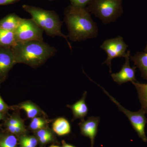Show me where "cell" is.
<instances>
[{
	"mask_svg": "<svg viewBox=\"0 0 147 147\" xmlns=\"http://www.w3.org/2000/svg\"><path fill=\"white\" fill-rule=\"evenodd\" d=\"M48 124V121L43 118L35 117L32 119L29 127L32 130L37 131L41 129L45 128Z\"/></svg>",
	"mask_w": 147,
	"mask_h": 147,
	"instance_id": "cell-20",
	"label": "cell"
},
{
	"mask_svg": "<svg viewBox=\"0 0 147 147\" xmlns=\"http://www.w3.org/2000/svg\"><path fill=\"white\" fill-rule=\"evenodd\" d=\"M38 139L40 143L41 144H47V143H49L53 141V134H51V135H48L46 137H42V138H39Z\"/></svg>",
	"mask_w": 147,
	"mask_h": 147,
	"instance_id": "cell-25",
	"label": "cell"
},
{
	"mask_svg": "<svg viewBox=\"0 0 147 147\" xmlns=\"http://www.w3.org/2000/svg\"><path fill=\"white\" fill-rule=\"evenodd\" d=\"M18 139L8 131H0V147H17Z\"/></svg>",
	"mask_w": 147,
	"mask_h": 147,
	"instance_id": "cell-18",
	"label": "cell"
},
{
	"mask_svg": "<svg viewBox=\"0 0 147 147\" xmlns=\"http://www.w3.org/2000/svg\"><path fill=\"white\" fill-rule=\"evenodd\" d=\"M65 23L69 32L67 37L71 41L81 42L97 36L98 28L86 8L70 5L64 12Z\"/></svg>",
	"mask_w": 147,
	"mask_h": 147,
	"instance_id": "cell-1",
	"label": "cell"
},
{
	"mask_svg": "<svg viewBox=\"0 0 147 147\" xmlns=\"http://www.w3.org/2000/svg\"><path fill=\"white\" fill-rule=\"evenodd\" d=\"M6 131L15 135H21L25 133L26 129L25 126H11V125H5L4 126Z\"/></svg>",
	"mask_w": 147,
	"mask_h": 147,
	"instance_id": "cell-22",
	"label": "cell"
},
{
	"mask_svg": "<svg viewBox=\"0 0 147 147\" xmlns=\"http://www.w3.org/2000/svg\"><path fill=\"white\" fill-rule=\"evenodd\" d=\"M63 146L62 147H76L74 146H72V145L68 144H66V143L65 142H64V141L63 142Z\"/></svg>",
	"mask_w": 147,
	"mask_h": 147,
	"instance_id": "cell-28",
	"label": "cell"
},
{
	"mask_svg": "<svg viewBox=\"0 0 147 147\" xmlns=\"http://www.w3.org/2000/svg\"><path fill=\"white\" fill-rule=\"evenodd\" d=\"M16 63H24L34 68L42 65L53 57L57 49L43 41L17 42L11 47Z\"/></svg>",
	"mask_w": 147,
	"mask_h": 147,
	"instance_id": "cell-2",
	"label": "cell"
},
{
	"mask_svg": "<svg viewBox=\"0 0 147 147\" xmlns=\"http://www.w3.org/2000/svg\"><path fill=\"white\" fill-rule=\"evenodd\" d=\"M10 109V106H8L4 101L0 94V112L7 115L9 110Z\"/></svg>",
	"mask_w": 147,
	"mask_h": 147,
	"instance_id": "cell-24",
	"label": "cell"
},
{
	"mask_svg": "<svg viewBox=\"0 0 147 147\" xmlns=\"http://www.w3.org/2000/svg\"><path fill=\"white\" fill-rule=\"evenodd\" d=\"M53 131L59 136H64L70 133L71 127L69 121L65 118L56 119L52 125Z\"/></svg>",
	"mask_w": 147,
	"mask_h": 147,
	"instance_id": "cell-15",
	"label": "cell"
},
{
	"mask_svg": "<svg viewBox=\"0 0 147 147\" xmlns=\"http://www.w3.org/2000/svg\"><path fill=\"white\" fill-rule=\"evenodd\" d=\"M2 83V82L1 81V80H0V85H1V84Z\"/></svg>",
	"mask_w": 147,
	"mask_h": 147,
	"instance_id": "cell-31",
	"label": "cell"
},
{
	"mask_svg": "<svg viewBox=\"0 0 147 147\" xmlns=\"http://www.w3.org/2000/svg\"><path fill=\"white\" fill-rule=\"evenodd\" d=\"M99 121V117H90L86 120L82 121L79 124L82 134L90 138L92 145L97 134Z\"/></svg>",
	"mask_w": 147,
	"mask_h": 147,
	"instance_id": "cell-10",
	"label": "cell"
},
{
	"mask_svg": "<svg viewBox=\"0 0 147 147\" xmlns=\"http://www.w3.org/2000/svg\"><path fill=\"white\" fill-rule=\"evenodd\" d=\"M23 18L11 13L0 20V29L14 32L21 24Z\"/></svg>",
	"mask_w": 147,
	"mask_h": 147,
	"instance_id": "cell-13",
	"label": "cell"
},
{
	"mask_svg": "<svg viewBox=\"0 0 147 147\" xmlns=\"http://www.w3.org/2000/svg\"><path fill=\"white\" fill-rule=\"evenodd\" d=\"M91 81L94 82L95 84L100 87L105 94L110 98V99L114 102L118 107L119 109L121 112L124 113L125 115L128 118L131 125L133 127L135 131L137 132L139 137L144 141V142H147V138L145 133V127L147 123V119L146 117V113L144 110L141 108L140 110L137 112H131L126 108H124L120 104L118 101L116 100L115 98L113 97L111 95L108 93L104 88L100 86V85L96 84V82L93 81L92 79H90Z\"/></svg>",
	"mask_w": 147,
	"mask_h": 147,
	"instance_id": "cell-5",
	"label": "cell"
},
{
	"mask_svg": "<svg viewBox=\"0 0 147 147\" xmlns=\"http://www.w3.org/2000/svg\"><path fill=\"white\" fill-rule=\"evenodd\" d=\"M49 147H60V146H55V145H52V146H50Z\"/></svg>",
	"mask_w": 147,
	"mask_h": 147,
	"instance_id": "cell-29",
	"label": "cell"
},
{
	"mask_svg": "<svg viewBox=\"0 0 147 147\" xmlns=\"http://www.w3.org/2000/svg\"><path fill=\"white\" fill-rule=\"evenodd\" d=\"M43 32L32 19L23 18L21 24L14 32L17 42L43 41Z\"/></svg>",
	"mask_w": 147,
	"mask_h": 147,
	"instance_id": "cell-6",
	"label": "cell"
},
{
	"mask_svg": "<svg viewBox=\"0 0 147 147\" xmlns=\"http://www.w3.org/2000/svg\"><path fill=\"white\" fill-rule=\"evenodd\" d=\"M16 64L11 47H0V80L4 82L13 66Z\"/></svg>",
	"mask_w": 147,
	"mask_h": 147,
	"instance_id": "cell-8",
	"label": "cell"
},
{
	"mask_svg": "<svg viewBox=\"0 0 147 147\" xmlns=\"http://www.w3.org/2000/svg\"><path fill=\"white\" fill-rule=\"evenodd\" d=\"M71 5L79 8H86L92 0H70Z\"/></svg>",
	"mask_w": 147,
	"mask_h": 147,
	"instance_id": "cell-23",
	"label": "cell"
},
{
	"mask_svg": "<svg viewBox=\"0 0 147 147\" xmlns=\"http://www.w3.org/2000/svg\"><path fill=\"white\" fill-rule=\"evenodd\" d=\"M87 94V92H84L83 96L80 100L72 105H67L72 111L73 115L72 121L76 119H80L82 121H84V117L87 116L88 112V108L86 102Z\"/></svg>",
	"mask_w": 147,
	"mask_h": 147,
	"instance_id": "cell-11",
	"label": "cell"
},
{
	"mask_svg": "<svg viewBox=\"0 0 147 147\" xmlns=\"http://www.w3.org/2000/svg\"><path fill=\"white\" fill-rule=\"evenodd\" d=\"M3 126L11 125V126H25L24 122L18 114L16 113L12 114L9 117H7L4 120Z\"/></svg>",
	"mask_w": 147,
	"mask_h": 147,
	"instance_id": "cell-19",
	"label": "cell"
},
{
	"mask_svg": "<svg viewBox=\"0 0 147 147\" xmlns=\"http://www.w3.org/2000/svg\"><path fill=\"white\" fill-rule=\"evenodd\" d=\"M20 147H36L38 140L34 136H21L19 140Z\"/></svg>",
	"mask_w": 147,
	"mask_h": 147,
	"instance_id": "cell-21",
	"label": "cell"
},
{
	"mask_svg": "<svg viewBox=\"0 0 147 147\" xmlns=\"http://www.w3.org/2000/svg\"><path fill=\"white\" fill-rule=\"evenodd\" d=\"M100 48L105 51L107 58L103 64H106L109 67L110 72L112 71L111 62L113 59L117 57H125L127 54L126 52L128 45L121 36L105 40L101 45Z\"/></svg>",
	"mask_w": 147,
	"mask_h": 147,
	"instance_id": "cell-7",
	"label": "cell"
},
{
	"mask_svg": "<svg viewBox=\"0 0 147 147\" xmlns=\"http://www.w3.org/2000/svg\"><path fill=\"white\" fill-rule=\"evenodd\" d=\"M16 43L14 32L0 29V47H11Z\"/></svg>",
	"mask_w": 147,
	"mask_h": 147,
	"instance_id": "cell-17",
	"label": "cell"
},
{
	"mask_svg": "<svg viewBox=\"0 0 147 147\" xmlns=\"http://www.w3.org/2000/svg\"><path fill=\"white\" fill-rule=\"evenodd\" d=\"M130 52H127L125 58V61L120 71L116 73L112 74L111 76L114 82L119 85H121L128 82H136L135 78V69L136 67H131L129 63V57Z\"/></svg>",
	"mask_w": 147,
	"mask_h": 147,
	"instance_id": "cell-9",
	"label": "cell"
},
{
	"mask_svg": "<svg viewBox=\"0 0 147 147\" xmlns=\"http://www.w3.org/2000/svg\"><path fill=\"white\" fill-rule=\"evenodd\" d=\"M23 8L30 14L32 19L47 35L53 37L57 36L63 37L71 50L72 47L69 42L68 37L62 32L63 23L57 13L52 11L45 10L26 5H23Z\"/></svg>",
	"mask_w": 147,
	"mask_h": 147,
	"instance_id": "cell-3",
	"label": "cell"
},
{
	"mask_svg": "<svg viewBox=\"0 0 147 147\" xmlns=\"http://www.w3.org/2000/svg\"><path fill=\"white\" fill-rule=\"evenodd\" d=\"M11 110H23L26 113L28 118L33 119L41 115L42 110L33 102L30 101H26L21 102L17 105L10 106Z\"/></svg>",
	"mask_w": 147,
	"mask_h": 147,
	"instance_id": "cell-12",
	"label": "cell"
},
{
	"mask_svg": "<svg viewBox=\"0 0 147 147\" xmlns=\"http://www.w3.org/2000/svg\"><path fill=\"white\" fill-rule=\"evenodd\" d=\"M130 57L134 65L139 69L142 77L147 79V53L138 52L134 56Z\"/></svg>",
	"mask_w": 147,
	"mask_h": 147,
	"instance_id": "cell-14",
	"label": "cell"
},
{
	"mask_svg": "<svg viewBox=\"0 0 147 147\" xmlns=\"http://www.w3.org/2000/svg\"><path fill=\"white\" fill-rule=\"evenodd\" d=\"M7 114H4V113L0 112V121L5 120L6 119V118L7 117ZM1 125L0 124V128H1Z\"/></svg>",
	"mask_w": 147,
	"mask_h": 147,
	"instance_id": "cell-27",
	"label": "cell"
},
{
	"mask_svg": "<svg viewBox=\"0 0 147 147\" xmlns=\"http://www.w3.org/2000/svg\"><path fill=\"white\" fill-rule=\"evenodd\" d=\"M145 52H146V53H147V44L146 45V47H145Z\"/></svg>",
	"mask_w": 147,
	"mask_h": 147,
	"instance_id": "cell-30",
	"label": "cell"
},
{
	"mask_svg": "<svg viewBox=\"0 0 147 147\" xmlns=\"http://www.w3.org/2000/svg\"><path fill=\"white\" fill-rule=\"evenodd\" d=\"M123 0H92L86 7L104 24L115 22L122 14Z\"/></svg>",
	"mask_w": 147,
	"mask_h": 147,
	"instance_id": "cell-4",
	"label": "cell"
},
{
	"mask_svg": "<svg viewBox=\"0 0 147 147\" xmlns=\"http://www.w3.org/2000/svg\"><path fill=\"white\" fill-rule=\"evenodd\" d=\"M19 0H0V5H6L17 2Z\"/></svg>",
	"mask_w": 147,
	"mask_h": 147,
	"instance_id": "cell-26",
	"label": "cell"
},
{
	"mask_svg": "<svg viewBox=\"0 0 147 147\" xmlns=\"http://www.w3.org/2000/svg\"><path fill=\"white\" fill-rule=\"evenodd\" d=\"M131 83L137 90L142 108L147 115V84H142L137 81Z\"/></svg>",
	"mask_w": 147,
	"mask_h": 147,
	"instance_id": "cell-16",
	"label": "cell"
}]
</instances>
